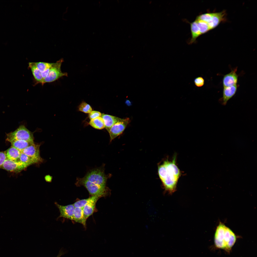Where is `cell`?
<instances>
[{"label":"cell","instance_id":"obj_25","mask_svg":"<svg viewBox=\"0 0 257 257\" xmlns=\"http://www.w3.org/2000/svg\"><path fill=\"white\" fill-rule=\"evenodd\" d=\"M79 111L86 113H89L92 111L90 106L86 102H83L79 106Z\"/></svg>","mask_w":257,"mask_h":257},{"label":"cell","instance_id":"obj_21","mask_svg":"<svg viewBox=\"0 0 257 257\" xmlns=\"http://www.w3.org/2000/svg\"><path fill=\"white\" fill-rule=\"evenodd\" d=\"M101 196L96 195L92 196L88 198L84 199L78 201L73 204L75 208H83L86 204L91 201L97 198H99L102 197Z\"/></svg>","mask_w":257,"mask_h":257},{"label":"cell","instance_id":"obj_10","mask_svg":"<svg viewBox=\"0 0 257 257\" xmlns=\"http://www.w3.org/2000/svg\"><path fill=\"white\" fill-rule=\"evenodd\" d=\"M55 204L60 213L59 218L62 217L74 220L73 213L75 207L73 204L63 206L57 203Z\"/></svg>","mask_w":257,"mask_h":257},{"label":"cell","instance_id":"obj_4","mask_svg":"<svg viewBox=\"0 0 257 257\" xmlns=\"http://www.w3.org/2000/svg\"><path fill=\"white\" fill-rule=\"evenodd\" d=\"M6 140L10 142L15 140L34 142V137L32 133L22 125L14 131L7 134Z\"/></svg>","mask_w":257,"mask_h":257},{"label":"cell","instance_id":"obj_2","mask_svg":"<svg viewBox=\"0 0 257 257\" xmlns=\"http://www.w3.org/2000/svg\"><path fill=\"white\" fill-rule=\"evenodd\" d=\"M236 240V236L234 232L224 224L220 223L215 234L214 242L215 246L229 252Z\"/></svg>","mask_w":257,"mask_h":257},{"label":"cell","instance_id":"obj_24","mask_svg":"<svg viewBox=\"0 0 257 257\" xmlns=\"http://www.w3.org/2000/svg\"><path fill=\"white\" fill-rule=\"evenodd\" d=\"M35 63L36 66L41 73L50 68L53 63L44 62Z\"/></svg>","mask_w":257,"mask_h":257},{"label":"cell","instance_id":"obj_7","mask_svg":"<svg viewBox=\"0 0 257 257\" xmlns=\"http://www.w3.org/2000/svg\"><path fill=\"white\" fill-rule=\"evenodd\" d=\"M40 145L33 143L23 150L21 152L33 159L36 163L42 162V159L40 154Z\"/></svg>","mask_w":257,"mask_h":257},{"label":"cell","instance_id":"obj_18","mask_svg":"<svg viewBox=\"0 0 257 257\" xmlns=\"http://www.w3.org/2000/svg\"><path fill=\"white\" fill-rule=\"evenodd\" d=\"M190 25L192 37L189 44H190L194 42L201 34L196 20L191 23Z\"/></svg>","mask_w":257,"mask_h":257},{"label":"cell","instance_id":"obj_1","mask_svg":"<svg viewBox=\"0 0 257 257\" xmlns=\"http://www.w3.org/2000/svg\"><path fill=\"white\" fill-rule=\"evenodd\" d=\"M175 156L171 161L168 160L158 167V173L165 191L172 194L176 189L178 180L181 175L176 163Z\"/></svg>","mask_w":257,"mask_h":257},{"label":"cell","instance_id":"obj_15","mask_svg":"<svg viewBox=\"0 0 257 257\" xmlns=\"http://www.w3.org/2000/svg\"><path fill=\"white\" fill-rule=\"evenodd\" d=\"M5 153L7 159L12 161H16L19 158L21 152L11 146L6 151Z\"/></svg>","mask_w":257,"mask_h":257},{"label":"cell","instance_id":"obj_13","mask_svg":"<svg viewBox=\"0 0 257 257\" xmlns=\"http://www.w3.org/2000/svg\"><path fill=\"white\" fill-rule=\"evenodd\" d=\"M103 119L105 124V128L108 132L111 127L121 118L111 115L102 114L101 117Z\"/></svg>","mask_w":257,"mask_h":257},{"label":"cell","instance_id":"obj_12","mask_svg":"<svg viewBox=\"0 0 257 257\" xmlns=\"http://www.w3.org/2000/svg\"><path fill=\"white\" fill-rule=\"evenodd\" d=\"M225 14V11L213 13L211 20L208 23L210 30L215 28L221 22L224 20Z\"/></svg>","mask_w":257,"mask_h":257},{"label":"cell","instance_id":"obj_9","mask_svg":"<svg viewBox=\"0 0 257 257\" xmlns=\"http://www.w3.org/2000/svg\"><path fill=\"white\" fill-rule=\"evenodd\" d=\"M238 86L236 84L223 87L222 96L219 100V103L223 105H226L228 101L235 94Z\"/></svg>","mask_w":257,"mask_h":257},{"label":"cell","instance_id":"obj_11","mask_svg":"<svg viewBox=\"0 0 257 257\" xmlns=\"http://www.w3.org/2000/svg\"><path fill=\"white\" fill-rule=\"evenodd\" d=\"M237 67L225 75L223 77L222 84L223 87L236 84L238 81V75L237 74Z\"/></svg>","mask_w":257,"mask_h":257},{"label":"cell","instance_id":"obj_29","mask_svg":"<svg viewBox=\"0 0 257 257\" xmlns=\"http://www.w3.org/2000/svg\"><path fill=\"white\" fill-rule=\"evenodd\" d=\"M6 159L5 152H0V168H1Z\"/></svg>","mask_w":257,"mask_h":257},{"label":"cell","instance_id":"obj_5","mask_svg":"<svg viewBox=\"0 0 257 257\" xmlns=\"http://www.w3.org/2000/svg\"><path fill=\"white\" fill-rule=\"evenodd\" d=\"M63 61L60 59L55 63H53L46 76L43 79L42 84L55 81L63 76H67L66 72H63L61 70V66Z\"/></svg>","mask_w":257,"mask_h":257},{"label":"cell","instance_id":"obj_14","mask_svg":"<svg viewBox=\"0 0 257 257\" xmlns=\"http://www.w3.org/2000/svg\"><path fill=\"white\" fill-rule=\"evenodd\" d=\"M99 199L97 198L91 201L82 208L84 216L86 220L93 213L95 209L96 203Z\"/></svg>","mask_w":257,"mask_h":257},{"label":"cell","instance_id":"obj_23","mask_svg":"<svg viewBox=\"0 0 257 257\" xmlns=\"http://www.w3.org/2000/svg\"><path fill=\"white\" fill-rule=\"evenodd\" d=\"M17 161L21 162L27 167L31 164L36 163L35 161L30 158L21 152L20 157Z\"/></svg>","mask_w":257,"mask_h":257},{"label":"cell","instance_id":"obj_3","mask_svg":"<svg viewBox=\"0 0 257 257\" xmlns=\"http://www.w3.org/2000/svg\"><path fill=\"white\" fill-rule=\"evenodd\" d=\"M75 184L78 187H84L92 196L98 195L102 197L108 195L110 190L106 186L96 184L87 181L83 178H77Z\"/></svg>","mask_w":257,"mask_h":257},{"label":"cell","instance_id":"obj_6","mask_svg":"<svg viewBox=\"0 0 257 257\" xmlns=\"http://www.w3.org/2000/svg\"><path fill=\"white\" fill-rule=\"evenodd\" d=\"M130 122L129 118L122 119L111 127L108 132L110 138V142L123 133Z\"/></svg>","mask_w":257,"mask_h":257},{"label":"cell","instance_id":"obj_20","mask_svg":"<svg viewBox=\"0 0 257 257\" xmlns=\"http://www.w3.org/2000/svg\"><path fill=\"white\" fill-rule=\"evenodd\" d=\"M89 124L94 128L97 129H101L105 127L104 121L101 117L91 120Z\"/></svg>","mask_w":257,"mask_h":257},{"label":"cell","instance_id":"obj_27","mask_svg":"<svg viewBox=\"0 0 257 257\" xmlns=\"http://www.w3.org/2000/svg\"><path fill=\"white\" fill-rule=\"evenodd\" d=\"M195 85L197 87H201L203 86L204 84V80L202 77H198L195 78L194 80Z\"/></svg>","mask_w":257,"mask_h":257},{"label":"cell","instance_id":"obj_19","mask_svg":"<svg viewBox=\"0 0 257 257\" xmlns=\"http://www.w3.org/2000/svg\"><path fill=\"white\" fill-rule=\"evenodd\" d=\"M12 146L21 152L28 146L31 145L34 142H28L21 140H15L10 142Z\"/></svg>","mask_w":257,"mask_h":257},{"label":"cell","instance_id":"obj_8","mask_svg":"<svg viewBox=\"0 0 257 257\" xmlns=\"http://www.w3.org/2000/svg\"><path fill=\"white\" fill-rule=\"evenodd\" d=\"M27 167L20 161H13L6 159L1 168L7 171L17 173L21 171Z\"/></svg>","mask_w":257,"mask_h":257},{"label":"cell","instance_id":"obj_26","mask_svg":"<svg viewBox=\"0 0 257 257\" xmlns=\"http://www.w3.org/2000/svg\"><path fill=\"white\" fill-rule=\"evenodd\" d=\"M213 14V13L203 14L198 16L196 19L208 23L211 20Z\"/></svg>","mask_w":257,"mask_h":257},{"label":"cell","instance_id":"obj_17","mask_svg":"<svg viewBox=\"0 0 257 257\" xmlns=\"http://www.w3.org/2000/svg\"><path fill=\"white\" fill-rule=\"evenodd\" d=\"M28 67L31 69L33 75L37 82L38 83L42 84L43 78L41 72L36 66L35 63L29 62Z\"/></svg>","mask_w":257,"mask_h":257},{"label":"cell","instance_id":"obj_28","mask_svg":"<svg viewBox=\"0 0 257 257\" xmlns=\"http://www.w3.org/2000/svg\"><path fill=\"white\" fill-rule=\"evenodd\" d=\"M102 114L100 112L96 111H92L89 114V117L91 120L98 117H101Z\"/></svg>","mask_w":257,"mask_h":257},{"label":"cell","instance_id":"obj_16","mask_svg":"<svg viewBox=\"0 0 257 257\" xmlns=\"http://www.w3.org/2000/svg\"><path fill=\"white\" fill-rule=\"evenodd\" d=\"M74 220L85 227L86 220L84 216L83 208H75L73 213Z\"/></svg>","mask_w":257,"mask_h":257},{"label":"cell","instance_id":"obj_22","mask_svg":"<svg viewBox=\"0 0 257 257\" xmlns=\"http://www.w3.org/2000/svg\"><path fill=\"white\" fill-rule=\"evenodd\" d=\"M196 20L201 35L204 34L210 30L207 23L197 19Z\"/></svg>","mask_w":257,"mask_h":257}]
</instances>
